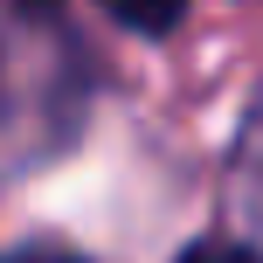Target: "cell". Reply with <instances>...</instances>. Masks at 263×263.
<instances>
[{
	"instance_id": "obj_5",
	"label": "cell",
	"mask_w": 263,
	"mask_h": 263,
	"mask_svg": "<svg viewBox=\"0 0 263 263\" xmlns=\"http://www.w3.org/2000/svg\"><path fill=\"white\" fill-rule=\"evenodd\" d=\"M21 7H49V0H21Z\"/></svg>"
},
{
	"instance_id": "obj_3",
	"label": "cell",
	"mask_w": 263,
	"mask_h": 263,
	"mask_svg": "<svg viewBox=\"0 0 263 263\" xmlns=\"http://www.w3.org/2000/svg\"><path fill=\"white\" fill-rule=\"evenodd\" d=\"M180 263H263V256L242 242H194V250H180Z\"/></svg>"
},
{
	"instance_id": "obj_2",
	"label": "cell",
	"mask_w": 263,
	"mask_h": 263,
	"mask_svg": "<svg viewBox=\"0 0 263 263\" xmlns=\"http://www.w3.org/2000/svg\"><path fill=\"white\" fill-rule=\"evenodd\" d=\"M104 14L132 35H166L173 21L187 14V0H104Z\"/></svg>"
},
{
	"instance_id": "obj_1",
	"label": "cell",
	"mask_w": 263,
	"mask_h": 263,
	"mask_svg": "<svg viewBox=\"0 0 263 263\" xmlns=\"http://www.w3.org/2000/svg\"><path fill=\"white\" fill-rule=\"evenodd\" d=\"M236 194H242V215L263 229V97H256V111H250V125H242V153H236Z\"/></svg>"
},
{
	"instance_id": "obj_4",
	"label": "cell",
	"mask_w": 263,
	"mask_h": 263,
	"mask_svg": "<svg viewBox=\"0 0 263 263\" xmlns=\"http://www.w3.org/2000/svg\"><path fill=\"white\" fill-rule=\"evenodd\" d=\"M0 263H83V256L63 250V242H21V250H7Z\"/></svg>"
}]
</instances>
